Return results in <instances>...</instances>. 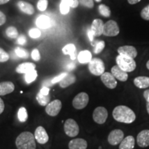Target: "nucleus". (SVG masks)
<instances>
[{
    "mask_svg": "<svg viewBox=\"0 0 149 149\" xmlns=\"http://www.w3.org/2000/svg\"><path fill=\"white\" fill-rule=\"evenodd\" d=\"M61 102L59 100H55L50 102L46 107V113L49 116L55 117L59 114L61 109Z\"/></svg>",
    "mask_w": 149,
    "mask_h": 149,
    "instance_id": "obj_9",
    "label": "nucleus"
},
{
    "mask_svg": "<svg viewBox=\"0 0 149 149\" xmlns=\"http://www.w3.org/2000/svg\"><path fill=\"white\" fill-rule=\"evenodd\" d=\"M67 4L70 7L75 8L79 6V1L78 0H64Z\"/></svg>",
    "mask_w": 149,
    "mask_h": 149,
    "instance_id": "obj_42",
    "label": "nucleus"
},
{
    "mask_svg": "<svg viewBox=\"0 0 149 149\" xmlns=\"http://www.w3.org/2000/svg\"><path fill=\"white\" fill-rule=\"evenodd\" d=\"M36 99L37 102L40 104V105L42 106V107H45V106H47L50 103L51 96H50L49 94L47 95H44L39 92L37 94Z\"/></svg>",
    "mask_w": 149,
    "mask_h": 149,
    "instance_id": "obj_27",
    "label": "nucleus"
},
{
    "mask_svg": "<svg viewBox=\"0 0 149 149\" xmlns=\"http://www.w3.org/2000/svg\"><path fill=\"white\" fill-rule=\"evenodd\" d=\"M6 22V17L3 12L0 10V26H2Z\"/></svg>",
    "mask_w": 149,
    "mask_h": 149,
    "instance_id": "obj_44",
    "label": "nucleus"
},
{
    "mask_svg": "<svg viewBox=\"0 0 149 149\" xmlns=\"http://www.w3.org/2000/svg\"><path fill=\"white\" fill-rule=\"evenodd\" d=\"M88 38L90 41L92 43H93V41H94V34H93V33L92 32V31H91V29H88Z\"/></svg>",
    "mask_w": 149,
    "mask_h": 149,
    "instance_id": "obj_46",
    "label": "nucleus"
},
{
    "mask_svg": "<svg viewBox=\"0 0 149 149\" xmlns=\"http://www.w3.org/2000/svg\"><path fill=\"white\" fill-rule=\"evenodd\" d=\"M37 77V72L35 69L31 70V71L25 74V80L27 84H31L34 81Z\"/></svg>",
    "mask_w": 149,
    "mask_h": 149,
    "instance_id": "obj_29",
    "label": "nucleus"
},
{
    "mask_svg": "<svg viewBox=\"0 0 149 149\" xmlns=\"http://www.w3.org/2000/svg\"><path fill=\"white\" fill-rule=\"evenodd\" d=\"M146 67H147V68L149 70V60L147 61V63H146Z\"/></svg>",
    "mask_w": 149,
    "mask_h": 149,
    "instance_id": "obj_53",
    "label": "nucleus"
},
{
    "mask_svg": "<svg viewBox=\"0 0 149 149\" xmlns=\"http://www.w3.org/2000/svg\"><path fill=\"white\" fill-rule=\"evenodd\" d=\"M99 9V13L100 14L102 15L103 17H109L111 16V10L107 6L104 4H100L98 7Z\"/></svg>",
    "mask_w": 149,
    "mask_h": 149,
    "instance_id": "obj_30",
    "label": "nucleus"
},
{
    "mask_svg": "<svg viewBox=\"0 0 149 149\" xmlns=\"http://www.w3.org/2000/svg\"><path fill=\"white\" fill-rule=\"evenodd\" d=\"M141 17L146 21H149V4L147 5L141 11Z\"/></svg>",
    "mask_w": 149,
    "mask_h": 149,
    "instance_id": "obj_39",
    "label": "nucleus"
},
{
    "mask_svg": "<svg viewBox=\"0 0 149 149\" xmlns=\"http://www.w3.org/2000/svg\"><path fill=\"white\" fill-rule=\"evenodd\" d=\"M15 90L14 84L11 81H3L0 83V95H6L13 93Z\"/></svg>",
    "mask_w": 149,
    "mask_h": 149,
    "instance_id": "obj_19",
    "label": "nucleus"
},
{
    "mask_svg": "<svg viewBox=\"0 0 149 149\" xmlns=\"http://www.w3.org/2000/svg\"><path fill=\"white\" fill-rule=\"evenodd\" d=\"M49 91H50V88H48V87L46 86H44L41 88V90L40 91V93H42L43 95H47L49 94Z\"/></svg>",
    "mask_w": 149,
    "mask_h": 149,
    "instance_id": "obj_45",
    "label": "nucleus"
},
{
    "mask_svg": "<svg viewBox=\"0 0 149 149\" xmlns=\"http://www.w3.org/2000/svg\"><path fill=\"white\" fill-rule=\"evenodd\" d=\"M29 36L33 39H37L40 37L41 31L37 29H32L29 31Z\"/></svg>",
    "mask_w": 149,
    "mask_h": 149,
    "instance_id": "obj_36",
    "label": "nucleus"
},
{
    "mask_svg": "<svg viewBox=\"0 0 149 149\" xmlns=\"http://www.w3.org/2000/svg\"><path fill=\"white\" fill-rule=\"evenodd\" d=\"M108 118V111L104 107H99L94 110L93 113V119L97 124H103Z\"/></svg>",
    "mask_w": 149,
    "mask_h": 149,
    "instance_id": "obj_8",
    "label": "nucleus"
},
{
    "mask_svg": "<svg viewBox=\"0 0 149 149\" xmlns=\"http://www.w3.org/2000/svg\"><path fill=\"white\" fill-rule=\"evenodd\" d=\"M134 84L139 88H146L149 87V77L145 76L137 77L134 79Z\"/></svg>",
    "mask_w": 149,
    "mask_h": 149,
    "instance_id": "obj_24",
    "label": "nucleus"
},
{
    "mask_svg": "<svg viewBox=\"0 0 149 149\" xmlns=\"http://www.w3.org/2000/svg\"><path fill=\"white\" fill-rule=\"evenodd\" d=\"M36 24L39 28L42 29H46L51 28L54 25L53 21L49 17L46 15H40L37 19Z\"/></svg>",
    "mask_w": 149,
    "mask_h": 149,
    "instance_id": "obj_15",
    "label": "nucleus"
},
{
    "mask_svg": "<svg viewBox=\"0 0 149 149\" xmlns=\"http://www.w3.org/2000/svg\"><path fill=\"white\" fill-rule=\"evenodd\" d=\"M70 7L67 3L65 2L64 0H61L59 5V9H60V13L62 15H66L68 13L70 10Z\"/></svg>",
    "mask_w": 149,
    "mask_h": 149,
    "instance_id": "obj_33",
    "label": "nucleus"
},
{
    "mask_svg": "<svg viewBox=\"0 0 149 149\" xmlns=\"http://www.w3.org/2000/svg\"><path fill=\"white\" fill-rule=\"evenodd\" d=\"M97 2H100V1H102V0H95Z\"/></svg>",
    "mask_w": 149,
    "mask_h": 149,
    "instance_id": "obj_54",
    "label": "nucleus"
},
{
    "mask_svg": "<svg viewBox=\"0 0 149 149\" xmlns=\"http://www.w3.org/2000/svg\"><path fill=\"white\" fill-rule=\"evenodd\" d=\"M26 37L24 35H21L19 36H18L17 40V42L19 45H24L26 43Z\"/></svg>",
    "mask_w": 149,
    "mask_h": 149,
    "instance_id": "obj_43",
    "label": "nucleus"
},
{
    "mask_svg": "<svg viewBox=\"0 0 149 149\" xmlns=\"http://www.w3.org/2000/svg\"><path fill=\"white\" fill-rule=\"evenodd\" d=\"M113 117L117 122L126 124H131L136 119V115L133 110L123 105L115 108L113 111Z\"/></svg>",
    "mask_w": 149,
    "mask_h": 149,
    "instance_id": "obj_1",
    "label": "nucleus"
},
{
    "mask_svg": "<svg viewBox=\"0 0 149 149\" xmlns=\"http://www.w3.org/2000/svg\"><path fill=\"white\" fill-rule=\"evenodd\" d=\"M17 117L19 122H25L28 119V113L26 109L24 107H21L19 109L17 113Z\"/></svg>",
    "mask_w": 149,
    "mask_h": 149,
    "instance_id": "obj_31",
    "label": "nucleus"
},
{
    "mask_svg": "<svg viewBox=\"0 0 149 149\" xmlns=\"http://www.w3.org/2000/svg\"><path fill=\"white\" fill-rule=\"evenodd\" d=\"M116 63L121 69L126 72L133 71L136 68V62L134 59L126 55H119L116 57Z\"/></svg>",
    "mask_w": 149,
    "mask_h": 149,
    "instance_id": "obj_3",
    "label": "nucleus"
},
{
    "mask_svg": "<svg viewBox=\"0 0 149 149\" xmlns=\"http://www.w3.org/2000/svg\"><path fill=\"white\" fill-rule=\"evenodd\" d=\"M105 47V42L104 41H100L97 43L95 45V49H94V53L95 54H99L103 51V49Z\"/></svg>",
    "mask_w": 149,
    "mask_h": 149,
    "instance_id": "obj_35",
    "label": "nucleus"
},
{
    "mask_svg": "<svg viewBox=\"0 0 149 149\" xmlns=\"http://www.w3.org/2000/svg\"><path fill=\"white\" fill-rule=\"evenodd\" d=\"M74 67H75V66H74V64H70L66 66V68H67V69H68V70H71L73 69V68H74Z\"/></svg>",
    "mask_w": 149,
    "mask_h": 149,
    "instance_id": "obj_50",
    "label": "nucleus"
},
{
    "mask_svg": "<svg viewBox=\"0 0 149 149\" xmlns=\"http://www.w3.org/2000/svg\"><path fill=\"white\" fill-rule=\"evenodd\" d=\"M104 24L103 21L100 19H96L93 20L91 29L94 34L95 37H98L103 34Z\"/></svg>",
    "mask_w": 149,
    "mask_h": 149,
    "instance_id": "obj_16",
    "label": "nucleus"
},
{
    "mask_svg": "<svg viewBox=\"0 0 149 149\" xmlns=\"http://www.w3.org/2000/svg\"><path fill=\"white\" fill-rule=\"evenodd\" d=\"M111 74L114 76L115 79L121 81H126L128 79V73L121 69L118 66H114L111 68Z\"/></svg>",
    "mask_w": 149,
    "mask_h": 149,
    "instance_id": "obj_17",
    "label": "nucleus"
},
{
    "mask_svg": "<svg viewBox=\"0 0 149 149\" xmlns=\"http://www.w3.org/2000/svg\"><path fill=\"white\" fill-rule=\"evenodd\" d=\"M31 57H32L33 60L37 61H40L41 57H40V51H39V50L37 49V48H35V49L33 50L32 51V53H31Z\"/></svg>",
    "mask_w": 149,
    "mask_h": 149,
    "instance_id": "obj_41",
    "label": "nucleus"
},
{
    "mask_svg": "<svg viewBox=\"0 0 149 149\" xmlns=\"http://www.w3.org/2000/svg\"><path fill=\"white\" fill-rule=\"evenodd\" d=\"M146 110L149 115V102H146Z\"/></svg>",
    "mask_w": 149,
    "mask_h": 149,
    "instance_id": "obj_52",
    "label": "nucleus"
},
{
    "mask_svg": "<svg viewBox=\"0 0 149 149\" xmlns=\"http://www.w3.org/2000/svg\"><path fill=\"white\" fill-rule=\"evenodd\" d=\"M144 97L146 99L147 102H149V89H147L144 92Z\"/></svg>",
    "mask_w": 149,
    "mask_h": 149,
    "instance_id": "obj_48",
    "label": "nucleus"
},
{
    "mask_svg": "<svg viewBox=\"0 0 149 149\" xmlns=\"http://www.w3.org/2000/svg\"><path fill=\"white\" fill-rule=\"evenodd\" d=\"M124 138V134L120 129H115L112 130L108 137V141L111 145L116 146L120 144L121 141Z\"/></svg>",
    "mask_w": 149,
    "mask_h": 149,
    "instance_id": "obj_10",
    "label": "nucleus"
},
{
    "mask_svg": "<svg viewBox=\"0 0 149 149\" xmlns=\"http://www.w3.org/2000/svg\"><path fill=\"white\" fill-rule=\"evenodd\" d=\"M101 80L107 88L110 89H114L116 88L117 82L116 79L111 74V72H104L101 75Z\"/></svg>",
    "mask_w": 149,
    "mask_h": 149,
    "instance_id": "obj_11",
    "label": "nucleus"
},
{
    "mask_svg": "<svg viewBox=\"0 0 149 149\" xmlns=\"http://www.w3.org/2000/svg\"><path fill=\"white\" fill-rule=\"evenodd\" d=\"M141 0H128V2L130 3V4H135V3H137L138 2H139Z\"/></svg>",
    "mask_w": 149,
    "mask_h": 149,
    "instance_id": "obj_49",
    "label": "nucleus"
},
{
    "mask_svg": "<svg viewBox=\"0 0 149 149\" xmlns=\"http://www.w3.org/2000/svg\"><path fill=\"white\" fill-rule=\"evenodd\" d=\"M75 81L76 77L74 74L67 73L66 75L64 77V79L59 82V86H60L61 88H64L74 84Z\"/></svg>",
    "mask_w": 149,
    "mask_h": 149,
    "instance_id": "obj_23",
    "label": "nucleus"
},
{
    "mask_svg": "<svg viewBox=\"0 0 149 149\" xmlns=\"http://www.w3.org/2000/svg\"><path fill=\"white\" fill-rule=\"evenodd\" d=\"M4 107H5L4 102H3L2 99L0 98V115L3 113V110H4Z\"/></svg>",
    "mask_w": 149,
    "mask_h": 149,
    "instance_id": "obj_47",
    "label": "nucleus"
},
{
    "mask_svg": "<svg viewBox=\"0 0 149 149\" xmlns=\"http://www.w3.org/2000/svg\"><path fill=\"white\" fill-rule=\"evenodd\" d=\"M88 143L85 139L81 138L73 139L68 144L69 149H86Z\"/></svg>",
    "mask_w": 149,
    "mask_h": 149,
    "instance_id": "obj_18",
    "label": "nucleus"
},
{
    "mask_svg": "<svg viewBox=\"0 0 149 149\" xmlns=\"http://www.w3.org/2000/svg\"><path fill=\"white\" fill-rule=\"evenodd\" d=\"M117 52L120 55H126L127 57L135 59L137 55V49L132 46H123L118 48Z\"/></svg>",
    "mask_w": 149,
    "mask_h": 149,
    "instance_id": "obj_13",
    "label": "nucleus"
},
{
    "mask_svg": "<svg viewBox=\"0 0 149 149\" xmlns=\"http://www.w3.org/2000/svg\"><path fill=\"white\" fill-rule=\"evenodd\" d=\"M89 102L88 95L86 93H79L72 100V106L75 109L81 110L88 105Z\"/></svg>",
    "mask_w": 149,
    "mask_h": 149,
    "instance_id": "obj_6",
    "label": "nucleus"
},
{
    "mask_svg": "<svg viewBox=\"0 0 149 149\" xmlns=\"http://www.w3.org/2000/svg\"><path fill=\"white\" fill-rule=\"evenodd\" d=\"M88 69L93 74L100 76L105 71V65L101 59L93 58L88 63Z\"/></svg>",
    "mask_w": 149,
    "mask_h": 149,
    "instance_id": "obj_4",
    "label": "nucleus"
},
{
    "mask_svg": "<svg viewBox=\"0 0 149 149\" xmlns=\"http://www.w3.org/2000/svg\"><path fill=\"white\" fill-rule=\"evenodd\" d=\"M15 54L17 56L19 57H21V58H28L29 57V52L26 50H25L24 48H22L19 47H17L15 48Z\"/></svg>",
    "mask_w": 149,
    "mask_h": 149,
    "instance_id": "obj_32",
    "label": "nucleus"
},
{
    "mask_svg": "<svg viewBox=\"0 0 149 149\" xmlns=\"http://www.w3.org/2000/svg\"><path fill=\"white\" fill-rule=\"evenodd\" d=\"M64 132L70 137H76L79 132V128L77 123L72 119H68L64 122Z\"/></svg>",
    "mask_w": 149,
    "mask_h": 149,
    "instance_id": "obj_5",
    "label": "nucleus"
},
{
    "mask_svg": "<svg viewBox=\"0 0 149 149\" xmlns=\"http://www.w3.org/2000/svg\"><path fill=\"white\" fill-rule=\"evenodd\" d=\"M6 35L10 39H16L18 37L17 29L14 26H9L6 30Z\"/></svg>",
    "mask_w": 149,
    "mask_h": 149,
    "instance_id": "obj_28",
    "label": "nucleus"
},
{
    "mask_svg": "<svg viewBox=\"0 0 149 149\" xmlns=\"http://www.w3.org/2000/svg\"><path fill=\"white\" fill-rule=\"evenodd\" d=\"M17 6L19 7V10H21L22 12L24 13L29 15L34 14V7H33V6L32 4H31L30 3H28L26 1H19L17 2Z\"/></svg>",
    "mask_w": 149,
    "mask_h": 149,
    "instance_id": "obj_20",
    "label": "nucleus"
},
{
    "mask_svg": "<svg viewBox=\"0 0 149 149\" xmlns=\"http://www.w3.org/2000/svg\"><path fill=\"white\" fill-rule=\"evenodd\" d=\"M17 149H36L35 136L31 132H23L19 134L15 141Z\"/></svg>",
    "mask_w": 149,
    "mask_h": 149,
    "instance_id": "obj_2",
    "label": "nucleus"
},
{
    "mask_svg": "<svg viewBox=\"0 0 149 149\" xmlns=\"http://www.w3.org/2000/svg\"><path fill=\"white\" fill-rule=\"evenodd\" d=\"M135 138L133 136L129 135L123 139V140L121 141L120 147V149H133L135 147Z\"/></svg>",
    "mask_w": 149,
    "mask_h": 149,
    "instance_id": "obj_21",
    "label": "nucleus"
},
{
    "mask_svg": "<svg viewBox=\"0 0 149 149\" xmlns=\"http://www.w3.org/2000/svg\"><path fill=\"white\" fill-rule=\"evenodd\" d=\"M77 59L81 64H87L92 59V55L88 51H82L78 54Z\"/></svg>",
    "mask_w": 149,
    "mask_h": 149,
    "instance_id": "obj_25",
    "label": "nucleus"
},
{
    "mask_svg": "<svg viewBox=\"0 0 149 149\" xmlns=\"http://www.w3.org/2000/svg\"><path fill=\"white\" fill-rule=\"evenodd\" d=\"M75 51V46L72 44H67V45L65 46L64 47L62 48L63 53H64V55H69L70 59H71L72 60H74V59H75L76 58Z\"/></svg>",
    "mask_w": 149,
    "mask_h": 149,
    "instance_id": "obj_26",
    "label": "nucleus"
},
{
    "mask_svg": "<svg viewBox=\"0 0 149 149\" xmlns=\"http://www.w3.org/2000/svg\"><path fill=\"white\" fill-rule=\"evenodd\" d=\"M35 67L36 65L33 63L31 62H25L22 63V64H19V66L16 68V72L17 73H24L26 74L27 72L35 69Z\"/></svg>",
    "mask_w": 149,
    "mask_h": 149,
    "instance_id": "obj_22",
    "label": "nucleus"
},
{
    "mask_svg": "<svg viewBox=\"0 0 149 149\" xmlns=\"http://www.w3.org/2000/svg\"><path fill=\"white\" fill-rule=\"evenodd\" d=\"M10 0H0V5L5 4V3H8Z\"/></svg>",
    "mask_w": 149,
    "mask_h": 149,
    "instance_id": "obj_51",
    "label": "nucleus"
},
{
    "mask_svg": "<svg viewBox=\"0 0 149 149\" xmlns=\"http://www.w3.org/2000/svg\"><path fill=\"white\" fill-rule=\"evenodd\" d=\"M79 3L88 8H92L94 6L93 0H78Z\"/></svg>",
    "mask_w": 149,
    "mask_h": 149,
    "instance_id": "obj_38",
    "label": "nucleus"
},
{
    "mask_svg": "<svg viewBox=\"0 0 149 149\" xmlns=\"http://www.w3.org/2000/svg\"><path fill=\"white\" fill-rule=\"evenodd\" d=\"M67 73L68 72H62V73H61L60 74H59V75L56 76L53 78V79L51 80V84H57L58 82H60V81L64 79V77L66 75Z\"/></svg>",
    "mask_w": 149,
    "mask_h": 149,
    "instance_id": "obj_40",
    "label": "nucleus"
},
{
    "mask_svg": "<svg viewBox=\"0 0 149 149\" xmlns=\"http://www.w3.org/2000/svg\"><path fill=\"white\" fill-rule=\"evenodd\" d=\"M35 138L39 144H44L46 142H48V139H49V137L48 135L43 126H38L36 128L35 131Z\"/></svg>",
    "mask_w": 149,
    "mask_h": 149,
    "instance_id": "obj_12",
    "label": "nucleus"
},
{
    "mask_svg": "<svg viewBox=\"0 0 149 149\" xmlns=\"http://www.w3.org/2000/svg\"><path fill=\"white\" fill-rule=\"evenodd\" d=\"M120 33L118 24L114 20H109L104 24L103 35L108 37L117 36Z\"/></svg>",
    "mask_w": 149,
    "mask_h": 149,
    "instance_id": "obj_7",
    "label": "nucleus"
},
{
    "mask_svg": "<svg viewBox=\"0 0 149 149\" xmlns=\"http://www.w3.org/2000/svg\"><path fill=\"white\" fill-rule=\"evenodd\" d=\"M137 142L139 146L146 148L149 146V130L141 131L137 137Z\"/></svg>",
    "mask_w": 149,
    "mask_h": 149,
    "instance_id": "obj_14",
    "label": "nucleus"
},
{
    "mask_svg": "<svg viewBox=\"0 0 149 149\" xmlns=\"http://www.w3.org/2000/svg\"><path fill=\"white\" fill-rule=\"evenodd\" d=\"M48 0H39L37 2V7L39 10L45 11L48 7Z\"/></svg>",
    "mask_w": 149,
    "mask_h": 149,
    "instance_id": "obj_34",
    "label": "nucleus"
},
{
    "mask_svg": "<svg viewBox=\"0 0 149 149\" xmlns=\"http://www.w3.org/2000/svg\"><path fill=\"white\" fill-rule=\"evenodd\" d=\"M10 58V56L4 50L0 48V62H6Z\"/></svg>",
    "mask_w": 149,
    "mask_h": 149,
    "instance_id": "obj_37",
    "label": "nucleus"
}]
</instances>
